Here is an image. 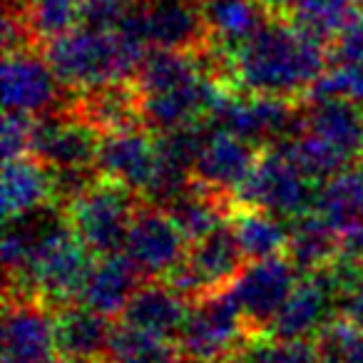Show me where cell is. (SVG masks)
Masks as SVG:
<instances>
[{"label":"cell","instance_id":"cell-25","mask_svg":"<svg viewBox=\"0 0 363 363\" xmlns=\"http://www.w3.org/2000/svg\"><path fill=\"white\" fill-rule=\"evenodd\" d=\"M164 209L172 214L177 227L184 232V237L192 244L197 239L207 237V234L217 232L224 224H229L234 214V199L229 194L214 192V189L192 179V184Z\"/></svg>","mask_w":363,"mask_h":363},{"label":"cell","instance_id":"cell-7","mask_svg":"<svg viewBox=\"0 0 363 363\" xmlns=\"http://www.w3.org/2000/svg\"><path fill=\"white\" fill-rule=\"evenodd\" d=\"M244 267H247V257H244L232 227L224 224L217 232L189 244L184 262L164 281L192 301L204 294L229 289Z\"/></svg>","mask_w":363,"mask_h":363},{"label":"cell","instance_id":"cell-17","mask_svg":"<svg viewBox=\"0 0 363 363\" xmlns=\"http://www.w3.org/2000/svg\"><path fill=\"white\" fill-rule=\"evenodd\" d=\"M259 155L262 147L254 142L227 130H212L207 145L194 162L192 179L234 199V192L252 174Z\"/></svg>","mask_w":363,"mask_h":363},{"label":"cell","instance_id":"cell-38","mask_svg":"<svg viewBox=\"0 0 363 363\" xmlns=\"http://www.w3.org/2000/svg\"><path fill=\"white\" fill-rule=\"evenodd\" d=\"M62 363H107V361H97V358H62Z\"/></svg>","mask_w":363,"mask_h":363},{"label":"cell","instance_id":"cell-14","mask_svg":"<svg viewBox=\"0 0 363 363\" xmlns=\"http://www.w3.org/2000/svg\"><path fill=\"white\" fill-rule=\"evenodd\" d=\"M232 87L217 75H202L192 82L155 95H140L142 122L152 132H169L189 122L209 120Z\"/></svg>","mask_w":363,"mask_h":363},{"label":"cell","instance_id":"cell-11","mask_svg":"<svg viewBox=\"0 0 363 363\" xmlns=\"http://www.w3.org/2000/svg\"><path fill=\"white\" fill-rule=\"evenodd\" d=\"M102 135L67 105L35 115L30 135V155L50 169L62 167H95Z\"/></svg>","mask_w":363,"mask_h":363},{"label":"cell","instance_id":"cell-2","mask_svg":"<svg viewBox=\"0 0 363 363\" xmlns=\"http://www.w3.org/2000/svg\"><path fill=\"white\" fill-rule=\"evenodd\" d=\"M62 90L82 92L112 82H132L150 45L130 30H95L80 26L43 45Z\"/></svg>","mask_w":363,"mask_h":363},{"label":"cell","instance_id":"cell-29","mask_svg":"<svg viewBox=\"0 0 363 363\" xmlns=\"http://www.w3.org/2000/svg\"><path fill=\"white\" fill-rule=\"evenodd\" d=\"M107 363H187L179 343L169 338L152 336V333L137 331L127 323L117 321L112 331Z\"/></svg>","mask_w":363,"mask_h":363},{"label":"cell","instance_id":"cell-20","mask_svg":"<svg viewBox=\"0 0 363 363\" xmlns=\"http://www.w3.org/2000/svg\"><path fill=\"white\" fill-rule=\"evenodd\" d=\"M142 281L145 279L125 252L102 254V257L92 259L77 303L102 313V316L120 318L127 301L140 289Z\"/></svg>","mask_w":363,"mask_h":363},{"label":"cell","instance_id":"cell-34","mask_svg":"<svg viewBox=\"0 0 363 363\" xmlns=\"http://www.w3.org/2000/svg\"><path fill=\"white\" fill-rule=\"evenodd\" d=\"M33 115L26 112H6L3 117V160L30 155V135H33Z\"/></svg>","mask_w":363,"mask_h":363},{"label":"cell","instance_id":"cell-9","mask_svg":"<svg viewBox=\"0 0 363 363\" xmlns=\"http://www.w3.org/2000/svg\"><path fill=\"white\" fill-rule=\"evenodd\" d=\"M3 363H62L55 311L28 294L6 291Z\"/></svg>","mask_w":363,"mask_h":363},{"label":"cell","instance_id":"cell-12","mask_svg":"<svg viewBox=\"0 0 363 363\" xmlns=\"http://www.w3.org/2000/svg\"><path fill=\"white\" fill-rule=\"evenodd\" d=\"M60 80L52 72L45 52L40 48H18L6 52L3 60V105L6 112L43 115L62 107Z\"/></svg>","mask_w":363,"mask_h":363},{"label":"cell","instance_id":"cell-24","mask_svg":"<svg viewBox=\"0 0 363 363\" xmlns=\"http://www.w3.org/2000/svg\"><path fill=\"white\" fill-rule=\"evenodd\" d=\"M311 212L338 234L363 222V160L318 184Z\"/></svg>","mask_w":363,"mask_h":363},{"label":"cell","instance_id":"cell-33","mask_svg":"<svg viewBox=\"0 0 363 363\" xmlns=\"http://www.w3.org/2000/svg\"><path fill=\"white\" fill-rule=\"evenodd\" d=\"M137 0H85L82 3V26L95 30H120Z\"/></svg>","mask_w":363,"mask_h":363},{"label":"cell","instance_id":"cell-23","mask_svg":"<svg viewBox=\"0 0 363 363\" xmlns=\"http://www.w3.org/2000/svg\"><path fill=\"white\" fill-rule=\"evenodd\" d=\"M52 202V169L38 157L23 155L3 167V217L13 219Z\"/></svg>","mask_w":363,"mask_h":363},{"label":"cell","instance_id":"cell-28","mask_svg":"<svg viewBox=\"0 0 363 363\" xmlns=\"http://www.w3.org/2000/svg\"><path fill=\"white\" fill-rule=\"evenodd\" d=\"M82 3L85 0H26L18 13L33 45H48L55 38L80 28Z\"/></svg>","mask_w":363,"mask_h":363},{"label":"cell","instance_id":"cell-4","mask_svg":"<svg viewBox=\"0 0 363 363\" xmlns=\"http://www.w3.org/2000/svg\"><path fill=\"white\" fill-rule=\"evenodd\" d=\"M318 184L298 169L281 145L264 147L252 174L234 192V209L257 207L294 222L313 209Z\"/></svg>","mask_w":363,"mask_h":363},{"label":"cell","instance_id":"cell-10","mask_svg":"<svg viewBox=\"0 0 363 363\" xmlns=\"http://www.w3.org/2000/svg\"><path fill=\"white\" fill-rule=\"evenodd\" d=\"M189 252L184 237L164 207L142 202L130 224L125 254L137 267L142 279H167Z\"/></svg>","mask_w":363,"mask_h":363},{"label":"cell","instance_id":"cell-36","mask_svg":"<svg viewBox=\"0 0 363 363\" xmlns=\"http://www.w3.org/2000/svg\"><path fill=\"white\" fill-rule=\"evenodd\" d=\"M259 3L272 18H289L294 8L298 6V0H259Z\"/></svg>","mask_w":363,"mask_h":363},{"label":"cell","instance_id":"cell-3","mask_svg":"<svg viewBox=\"0 0 363 363\" xmlns=\"http://www.w3.org/2000/svg\"><path fill=\"white\" fill-rule=\"evenodd\" d=\"M92 259L95 254L67 227L48 239L21 272L6 277V291L35 296L57 311L67 303H77Z\"/></svg>","mask_w":363,"mask_h":363},{"label":"cell","instance_id":"cell-22","mask_svg":"<svg viewBox=\"0 0 363 363\" xmlns=\"http://www.w3.org/2000/svg\"><path fill=\"white\" fill-rule=\"evenodd\" d=\"M115 323L110 316L82 303H67L55 311V333L62 358H97L105 361Z\"/></svg>","mask_w":363,"mask_h":363},{"label":"cell","instance_id":"cell-13","mask_svg":"<svg viewBox=\"0 0 363 363\" xmlns=\"http://www.w3.org/2000/svg\"><path fill=\"white\" fill-rule=\"evenodd\" d=\"M95 169L100 177L117 182L145 199L160 172L157 135L147 127L102 135L95 155Z\"/></svg>","mask_w":363,"mask_h":363},{"label":"cell","instance_id":"cell-32","mask_svg":"<svg viewBox=\"0 0 363 363\" xmlns=\"http://www.w3.org/2000/svg\"><path fill=\"white\" fill-rule=\"evenodd\" d=\"M318 363H363V328L336 316L316 336Z\"/></svg>","mask_w":363,"mask_h":363},{"label":"cell","instance_id":"cell-18","mask_svg":"<svg viewBox=\"0 0 363 363\" xmlns=\"http://www.w3.org/2000/svg\"><path fill=\"white\" fill-rule=\"evenodd\" d=\"M187 311L189 298L182 296L172 284H167L164 279H145L117 321L137 331L177 341L187 321Z\"/></svg>","mask_w":363,"mask_h":363},{"label":"cell","instance_id":"cell-39","mask_svg":"<svg viewBox=\"0 0 363 363\" xmlns=\"http://www.w3.org/2000/svg\"><path fill=\"white\" fill-rule=\"evenodd\" d=\"M187 363H237V358L227 356V358H214V361H187Z\"/></svg>","mask_w":363,"mask_h":363},{"label":"cell","instance_id":"cell-26","mask_svg":"<svg viewBox=\"0 0 363 363\" xmlns=\"http://www.w3.org/2000/svg\"><path fill=\"white\" fill-rule=\"evenodd\" d=\"M229 227H232L247 262H259V259L286 254L289 232H291L289 219L277 217L267 209L237 207L232 219H229Z\"/></svg>","mask_w":363,"mask_h":363},{"label":"cell","instance_id":"cell-8","mask_svg":"<svg viewBox=\"0 0 363 363\" xmlns=\"http://www.w3.org/2000/svg\"><path fill=\"white\" fill-rule=\"evenodd\" d=\"M303 274L286 254L247 262L237 281L229 286L252 333H267L277 313L296 289Z\"/></svg>","mask_w":363,"mask_h":363},{"label":"cell","instance_id":"cell-16","mask_svg":"<svg viewBox=\"0 0 363 363\" xmlns=\"http://www.w3.org/2000/svg\"><path fill=\"white\" fill-rule=\"evenodd\" d=\"M336 316H341V296L328 279L326 269L303 274L296 289L267 333L281 338H316Z\"/></svg>","mask_w":363,"mask_h":363},{"label":"cell","instance_id":"cell-15","mask_svg":"<svg viewBox=\"0 0 363 363\" xmlns=\"http://www.w3.org/2000/svg\"><path fill=\"white\" fill-rule=\"evenodd\" d=\"M137 18L150 48L204 50L212 38L199 0H140Z\"/></svg>","mask_w":363,"mask_h":363},{"label":"cell","instance_id":"cell-31","mask_svg":"<svg viewBox=\"0 0 363 363\" xmlns=\"http://www.w3.org/2000/svg\"><path fill=\"white\" fill-rule=\"evenodd\" d=\"M237 363H318L316 338H281L252 333L234 353Z\"/></svg>","mask_w":363,"mask_h":363},{"label":"cell","instance_id":"cell-19","mask_svg":"<svg viewBox=\"0 0 363 363\" xmlns=\"http://www.w3.org/2000/svg\"><path fill=\"white\" fill-rule=\"evenodd\" d=\"M65 105L87 125L95 127L100 135L145 127L142 100L135 82H112L92 90L70 92Z\"/></svg>","mask_w":363,"mask_h":363},{"label":"cell","instance_id":"cell-5","mask_svg":"<svg viewBox=\"0 0 363 363\" xmlns=\"http://www.w3.org/2000/svg\"><path fill=\"white\" fill-rule=\"evenodd\" d=\"M145 199L112 179H100L65 207L67 222L95 257L125 252L130 224Z\"/></svg>","mask_w":363,"mask_h":363},{"label":"cell","instance_id":"cell-37","mask_svg":"<svg viewBox=\"0 0 363 363\" xmlns=\"http://www.w3.org/2000/svg\"><path fill=\"white\" fill-rule=\"evenodd\" d=\"M348 100H353L363 110V67H356V72H353V87Z\"/></svg>","mask_w":363,"mask_h":363},{"label":"cell","instance_id":"cell-6","mask_svg":"<svg viewBox=\"0 0 363 363\" xmlns=\"http://www.w3.org/2000/svg\"><path fill=\"white\" fill-rule=\"evenodd\" d=\"M249 336L252 331L232 291L222 289L189 301L187 321L177 343L187 361H214L234 356Z\"/></svg>","mask_w":363,"mask_h":363},{"label":"cell","instance_id":"cell-21","mask_svg":"<svg viewBox=\"0 0 363 363\" xmlns=\"http://www.w3.org/2000/svg\"><path fill=\"white\" fill-rule=\"evenodd\" d=\"M303 130L331 145L346 160H363V110L348 97L303 100Z\"/></svg>","mask_w":363,"mask_h":363},{"label":"cell","instance_id":"cell-27","mask_svg":"<svg viewBox=\"0 0 363 363\" xmlns=\"http://www.w3.org/2000/svg\"><path fill=\"white\" fill-rule=\"evenodd\" d=\"M286 257L301 274L328 267L341 257V234L331 229L316 212H308L291 222Z\"/></svg>","mask_w":363,"mask_h":363},{"label":"cell","instance_id":"cell-30","mask_svg":"<svg viewBox=\"0 0 363 363\" xmlns=\"http://www.w3.org/2000/svg\"><path fill=\"white\" fill-rule=\"evenodd\" d=\"M361 6L363 0H298L289 21L306 35L331 45Z\"/></svg>","mask_w":363,"mask_h":363},{"label":"cell","instance_id":"cell-1","mask_svg":"<svg viewBox=\"0 0 363 363\" xmlns=\"http://www.w3.org/2000/svg\"><path fill=\"white\" fill-rule=\"evenodd\" d=\"M214 60L232 90L303 100L326 72L328 45L298 30L289 18H269L237 50L214 52Z\"/></svg>","mask_w":363,"mask_h":363},{"label":"cell","instance_id":"cell-35","mask_svg":"<svg viewBox=\"0 0 363 363\" xmlns=\"http://www.w3.org/2000/svg\"><path fill=\"white\" fill-rule=\"evenodd\" d=\"M341 316L351 318L356 326L363 328V269L361 274H358L356 284H353V289L346 294V298H343L341 303Z\"/></svg>","mask_w":363,"mask_h":363}]
</instances>
